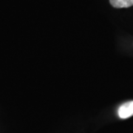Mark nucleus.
I'll return each instance as SVG.
<instances>
[{"instance_id":"nucleus-2","label":"nucleus","mask_w":133,"mask_h":133,"mask_svg":"<svg viewBox=\"0 0 133 133\" xmlns=\"http://www.w3.org/2000/svg\"><path fill=\"white\" fill-rule=\"evenodd\" d=\"M109 2L116 8H129L133 5V0H109Z\"/></svg>"},{"instance_id":"nucleus-1","label":"nucleus","mask_w":133,"mask_h":133,"mask_svg":"<svg viewBox=\"0 0 133 133\" xmlns=\"http://www.w3.org/2000/svg\"><path fill=\"white\" fill-rule=\"evenodd\" d=\"M118 114L120 118L127 119L133 115V101L126 102L119 107Z\"/></svg>"}]
</instances>
